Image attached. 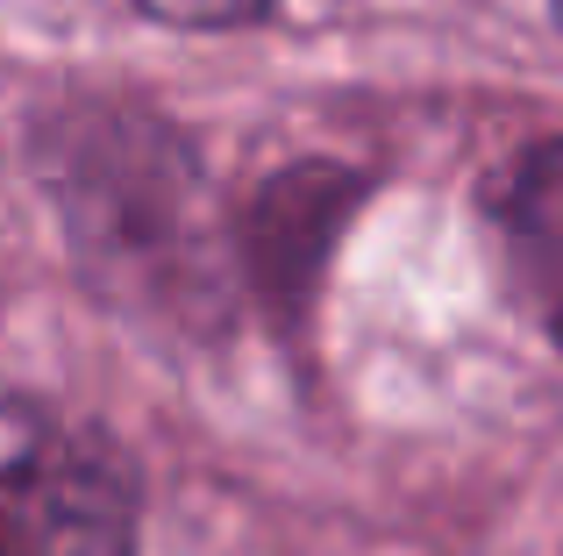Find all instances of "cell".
I'll list each match as a JSON object with an SVG mask.
<instances>
[{"mask_svg": "<svg viewBox=\"0 0 563 556\" xmlns=\"http://www.w3.org/2000/svg\"><path fill=\"white\" fill-rule=\"evenodd\" d=\"M29 165L100 300L157 321H207L221 229L186 129L129 93H65L29 122Z\"/></svg>", "mask_w": 563, "mask_h": 556, "instance_id": "obj_1", "label": "cell"}, {"mask_svg": "<svg viewBox=\"0 0 563 556\" xmlns=\"http://www.w3.org/2000/svg\"><path fill=\"white\" fill-rule=\"evenodd\" d=\"M136 464L93 421L0 392V556H136Z\"/></svg>", "mask_w": 563, "mask_h": 556, "instance_id": "obj_2", "label": "cell"}, {"mask_svg": "<svg viewBox=\"0 0 563 556\" xmlns=\"http://www.w3.org/2000/svg\"><path fill=\"white\" fill-rule=\"evenodd\" d=\"M364 193H372V179L350 165H329V157H307V165L257 186V200L243 214V265L257 278L272 321H307L321 271L335 257V236H343Z\"/></svg>", "mask_w": 563, "mask_h": 556, "instance_id": "obj_3", "label": "cell"}, {"mask_svg": "<svg viewBox=\"0 0 563 556\" xmlns=\"http://www.w3.org/2000/svg\"><path fill=\"white\" fill-rule=\"evenodd\" d=\"M485 229L514 257V286L536 329L556 321V136H528L485 186Z\"/></svg>", "mask_w": 563, "mask_h": 556, "instance_id": "obj_4", "label": "cell"}, {"mask_svg": "<svg viewBox=\"0 0 563 556\" xmlns=\"http://www.w3.org/2000/svg\"><path fill=\"white\" fill-rule=\"evenodd\" d=\"M122 8L143 14V22H165V29L221 36V29H257V22H272L278 0H122Z\"/></svg>", "mask_w": 563, "mask_h": 556, "instance_id": "obj_5", "label": "cell"}]
</instances>
